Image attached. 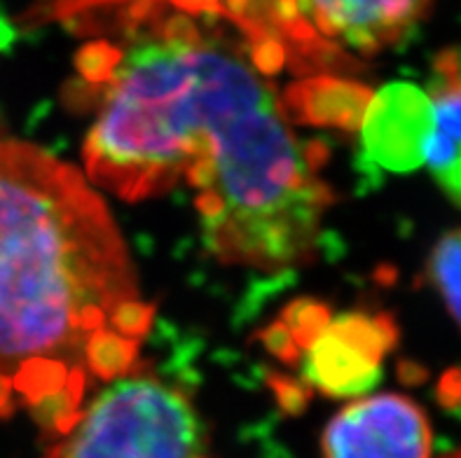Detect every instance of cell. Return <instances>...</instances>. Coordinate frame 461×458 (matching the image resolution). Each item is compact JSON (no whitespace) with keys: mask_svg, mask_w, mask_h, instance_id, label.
<instances>
[{"mask_svg":"<svg viewBox=\"0 0 461 458\" xmlns=\"http://www.w3.org/2000/svg\"><path fill=\"white\" fill-rule=\"evenodd\" d=\"M96 120L82 157L92 183L127 202L185 185L225 265L288 274L310 265L333 192L319 146L295 136L249 45L171 7L122 14V38L77 54Z\"/></svg>","mask_w":461,"mask_h":458,"instance_id":"1","label":"cell"},{"mask_svg":"<svg viewBox=\"0 0 461 458\" xmlns=\"http://www.w3.org/2000/svg\"><path fill=\"white\" fill-rule=\"evenodd\" d=\"M152 307L104 199L41 148L0 140V374L23 405H80L139 363Z\"/></svg>","mask_w":461,"mask_h":458,"instance_id":"2","label":"cell"},{"mask_svg":"<svg viewBox=\"0 0 461 458\" xmlns=\"http://www.w3.org/2000/svg\"><path fill=\"white\" fill-rule=\"evenodd\" d=\"M433 0H199L244 33L253 61L276 68H354L403 42Z\"/></svg>","mask_w":461,"mask_h":458,"instance_id":"3","label":"cell"},{"mask_svg":"<svg viewBox=\"0 0 461 458\" xmlns=\"http://www.w3.org/2000/svg\"><path fill=\"white\" fill-rule=\"evenodd\" d=\"M42 458H194L209 430L190 393L139 367L111 379Z\"/></svg>","mask_w":461,"mask_h":458,"instance_id":"4","label":"cell"},{"mask_svg":"<svg viewBox=\"0 0 461 458\" xmlns=\"http://www.w3.org/2000/svg\"><path fill=\"white\" fill-rule=\"evenodd\" d=\"M431 426L405 395L382 393L347 405L328 424L323 458H431Z\"/></svg>","mask_w":461,"mask_h":458,"instance_id":"5","label":"cell"},{"mask_svg":"<svg viewBox=\"0 0 461 458\" xmlns=\"http://www.w3.org/2000/svg\"><path fill=\"white\" fill-rule=\"evenodd\" d=\"M396 323L389 316L345 313L328 320L304 351L307 382L330 398H354L380 379V360L396 344Z\"/></svg>","mask_w":461,"mask_h":458,"instance_id":"6","label":"cell"},{"mask_svg":"<svg viewBox=\"0 0 461 458\" xmlns=\"http://www.w3.org/2000/svg\"><path fill=\"white\" fill-rule=\"evenodd\" d=\"M363 143L377 166L410 171L424 164V148L431 134V101L420 87L389 85L373 94L363 115Z\"/></svg>","mask_w":461,"mask_h":458,"instance_id":"7","label":"cell"},{"mask_svg":"<svg viewBox=\"0 0 461 458\" xmlns=\"http://www.w3.org/2000/svg\"><path fill=\"white\" fill-rule=\"evenodd\" d=\"M431 134L424 162L450 199L461 190V49H443L433 58Z\"/></svg>","mask_w":461,"mask_h":458,"instance_id":"8","label":"cell"},{"mask_svg":"<svg viewBox=\"0 0 461 458\" xmlns=\"http://www.w3.org/2000/svg\"><path fill=\"white\" fill-rule=\"evenodd\" d=\"M373 92L338 76H316L286 94L288 111L312 124L361 129Z\"/></svg>","mask_w":461,"mask_h":458,"instance_id":"9","label":"cell"},{"mask_svg":"<svg viewBox=\"0 0 461 458\" xmlns=\"http://www.w3.org/2000/svg\"><path fill=\"white\" fill-rule=\"evenodd\" d=\"M429 281L461 328V227L445 234L429 257Z\"/></svg>","mask_w":461,"mask_h":458,"instance_id":"10","label":"cell"},{"mask_svg":"<svg viewBox=\"0 0 461 458\" xmlns=\"http://www.w3.org/2000/svg\"><path fill=\"white\" fill-rule=\"evenodd\" d=\"M272 389L276 393V400H279L281 409L291 417H298L307 409L310 405V389L304 386V383L291 382V379H281V377H272Z\"/></svg>","mask_w":461,"mask_h":458,"instance_id":"11","label":"cell"},{"mask_svg":"<svg viewBox=\"0 0 461 458\" xmlns=\"http://www.w3.org/2000/svg\"><path fill=\"white\" fill-rule=\"evenodd\" d=\"M436 398L445 409H455L461 405V370L452 367V370L445 372L438 383V391H436Z\"/></svg>","mask_w":461,"mask_h":458,"instance_id":"12","label":"cell"},{"mask_svg":"<svg viewBox=\"0 0 461 458\" xmlns=\"http://www.w3.org/2000/svg\"><path fill=\"white\" fill-rule=\"evenodd\" d=\"M17 412V402L12 400V382L0 374V418H10Z\"/></svg>","mask_w":461,"mask_h":458,"instance_id":"13","label":"cell"},{"mask_svg":"<svg viewBox=\"0 0 461 458\" xmlns=\"http://www.w3.org/2000/svg\"><path fill=\"white\" fill-rule=\"evenodd\" d=\"M424 377H427L424 372L415 370V367L408 365V363H403V367H401V379H403L405 383H420L424 382Z\"/></svg>","mask_w":461,"mask_h":458,"instance_id":"14","label":"cell"},{"mask_svg":"<svg viewBox=\"0 0 461 458\" xmlns=\"http://www.w3.org/2000/svg\"><path fill=\"white\" fill-rule=\"evenodd\" d=\"M447 458H461V452H459V454H455V456H447Z\"/></svg>","mask_w":461,"mask_h":458,"instance_id":"15","label":"cell"}]
</instances>
